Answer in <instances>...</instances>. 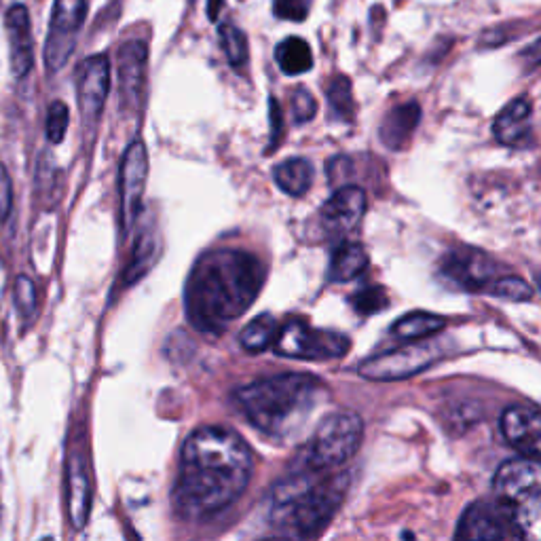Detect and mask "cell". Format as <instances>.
Returning <instances> with one entry per match:
<instances>
[{
    "label": "cell",
    "mask_w": 541,
    "mask_h": 541,
    "mask_svg": "<svg viewBox=\"0 0 541 541\" xmlns=\"http://www.w3.org/2000/svg\"><path fill=\"white\" fill-rule=\"evenodd\" d=\"M13 298L17 313L22 315V320L32 322L36 311H39V292L28 275H17L13 284Z\"/></svg>",
    "instance_id": "30"
},
{
    "label": "cell",
    "mask_w": 541,
    "mask_h": 541,
    "mask_svg": "<svg viewBox=\"0 0 541 541\" xmlns=\"http://www.w3.org/2000/svg\"><path fill=\"white\" fill-rule=\"evenodd\" d=\"M110 91V62L106 55H91L79 68L77 100L85 123H98Z\"/></svg>",
    "instance_id": "12"
},
{
    "label": "cell",
    "mask_w": 541,
    "mask_h": 541,
    "mask_svg": "<svg viewBox=\"0 0 541 541\" xmlns=\"http://www.w3.org/2000/svg\"><path fill=\"white\" fill-rule=\"evenodd\" d=\"M252 472V451L235 432L201 427L182 446L174 506L191 520L216 516L244 495Z\"/></svg>",
    "instance_id": "1"
},
{
    "label": "cell",
    "mask_w": 541,
    "mask_h": 541,
    "mask_svg": "<svg viewBox=\"0 0 541 541\" xmlns=\"http://www.w3.org/2000/svg\"><path fill=\"white\" fill-rule=\"evenodd\" d=\"M7 36H9V60L15 79H24L34 66V39L30 13L24 5H13L7 15Z\"/></svg>",
    "instance_id": "16"
},
{
    "label": "cell",
    "mask_w": 541,
    "mask_h": 541,
    "mask_svg": "<svg viewBox=\"0 0 541 541\" xmlns=\"http://www.w3.org/2000/svg\"><path fill=\"white\" fill-rule=\"evenodd\" d=\"M421 119V108L419 104L410 102L396 106L394 110H389L381 123V142L391 148V151H402V148L408 144L410 136L415 134V129Z\"/></svg>",
    "instance_id": "20"
},
{
    "label": "cell",
    "mask_w": 541,
    "mask_h": 541,
    "mask_svg": "<svg viewBox=\"0 0 541 541\" xmlns=\"http://www.w3.org/2000/svg\"><path fill=\"white\" fill-rule=\"evenodd\" d=\"M457 539H525L512 512L493 499H482L472 503L463 512Z\"/></svg>",
    "instance_id": "10"
},
{
    "label": "cell",
    "mask_w": 541,
    "mask_h": 541,
    "mask_svg": "<svg viewBox=\"0 0 541 541\" xmlns=\"http://www.w3.org/2000/svg\"><path fill=\"white\" fill-rule=\"evenodd\" d=\"M368 267L366 248L358 241H341L339 248L332 252L328 275L332 282H351L364 273Z\"/></svg>",
    "instance_id": "21"
},
{
    "label": "cell",
    "mask_w": 541,
    "mask_h": 541,
    "mask_svg": "<svg viewBox=\"0 0 541 541\" xmlns=\"http://www.w3.org/2000/svg\"><path fill=\"white\" fill-rule=\"evenodd\" d=\"M313 0H275V13L284 20L303 22L309 15Z\"/></svg>",
    "instance_id": "34"
},
{
    "label": "cell",
    "mask_w": 541,
    "mask_h": 541,
    "mask_svg": "<svg viewBox=\"0 0 541 541\" xmlns=\"http://www.w3.org/2000/svg\"><path fill=\"white\" fill-rule=\"evenodd\" d=\"M501 432L522 457L537 459L541 453V415L537 406L518 404L501 415Z\"/></svg>",
    "instance_id": "14"
},
{
    "label": "cell",
    "mask_w": 541,
    "mask_h": 541,
    "mask_svg": "<svg viewBox=\"0 0 541 541\" xmlns=\"http://www.w3.org/2000/svg\"><path fill=\"white\" fill-rule=\"evenodd\" d=\"M364 423L356 413H330L317 425L301 455L303 470L328 474L360 451Z\"/></svg>",
    "instance_id": "6"
},
{
    "label": "cell",
    "mask_w": 541,
    "mask_h": 541,
    "mask_svg": "<svg viewBox=\"0 0 541 541\" xmlns=\"http://www.w3.org/2000/svg\"><path fill=\"white\" fill-rule=\"evenodd\" d=\"M275 184L290 197H303L313 182V165L307 159H288L273 172Z\"/></svg>",
    "instance_id": "22"
},
{
    "label": "cell",
    "mask_w": 541,
    "mask_h": 541,
    "mask_svg": "<svg viewBox=\"0 0 541 541\" xmlns=\"http://www.w3.org/2000/svg\"><path fill=\"white\" fill-rule=\"evenodd\" d=\"M484 292L493 294L497 298H503V301H512V303H525V301H529V298L533 296V290L525 282V279L512 277V275L495 277Z\"/></svg>",
    "instance_id": "29"
},
{
    "label": "cell",
    "mask_w": 541,
    "mask_h": 541,
    "mask_svg": "<svg viewBox=\"0 0 541 541\" xmlns=\"http://www.w3.org/2000/svg\"><path fill=\"white\" fill-rule=\"evenodd\" d=\"M353 176V165L347 157H334L330 163H328V180L337 186H345L347 180Z\"/></svg>",
    "instance_id": "36"
},
{
    "label": "cell",
    "mask_w": 541,
    "mask_h": 541,
    "mask_svg": "<svg viewBox=\"0 0 541 541\" xmlns=\"http://www.w3.org/2000/svg\"><path fill=\"white\" fill-rule=\"evenodd\" d=\"M70 113L68 106L62 100H55L47 110V121H45V136L51 144H60L68 132Z\"/></svg>",
    "instance_id": "31"
},
{
    "label": "cell",
    "mask_w": 541,
    "mask_h": 541,
    "mask_svg": "<svg viewBox=\"0 0 541 541\" xmlns=\"http://www.w3.org/2000/svg\"><path fill=\"white\" fill-rule=\"evenodd\" d=\"M218 36H220V45L222 51H225L227 60L233 68H241L246 66L248 62V39L246 34L241 32L237 26L233 24H222L218 28Z\"/></svg>",
    "instance_id": "27"
},
{
    "label": "cell",
    "mask_w": 541,
    "mask_h": 541,
    "mask_svg": "<svg viewBox=\"0 0 541 541\" xmlns=\"http://www.w3.org/2000/svg\"><path fill=\"white\" fill-rule=\"evenodd\" d=\"M87 15V0H55L45 43V64L49 72L66 66L77 47V36Z\"/></svg>",
    "instance_id": "9"
},
{
    "label": "cell",
    "mask_w": 541,
    "mask_h": 541,
    "mask_svg": "<svg viewBox=\"0 0 541 541\" xmlns=\"http://www.w3.org/2000/svg\"><path fill=\"white\" fill-rule=\"evenodd\" d=\"M277 322L273 320V315L269 313H260L258 317L241 330L239 334V343L246 351L250 353H260L273 345V339L277 334Z\"/></svg>",
    "instance_id": "26"
},
{
    "label": "cell",
    "mask_w": 541,
    "mask_h": 541,
    "mask_svg": "<svg viewBox=\"0 0 541 541\" xmlns=\"http://www.w3.org/2000/svg\"><path fill=\"white\" fill-rule=\"evenodd\" d=\"M366 212V195L360 186L345 184L337 189L320 212L322 227L328 235H347L360 225Z\"/></svg>",
    "instance_id": "15"
},
{
    "label": "cell",
    "mask_w": 541,
    "mask_h": 541,
    "mask_svg": "<svg viewBox=\"0 0 541 541\" xmlns=\"http://www.w3.org/2000/svg\"><path fill=\"white\" fill-rule=\"evenodd\" d=\"M533 108L527 98H516L501 110L493 123L495 138L506 146H520L531 136Z\"/></svg>",
    "instance_id": "19"
},
{
    "label": "cell",
    "mask_w": 541,
    "mask_h": 541,
    "mask_svg": "<svg viewBox=\"0 0 541 541\" xmlns=\"http://www.w3.org/2000/svg\"><path fill=\"white\" fill-rule=\"evenodd\" d=\"M351 301H353V309H356L360 315H372V313L383 311L389 303V298L381 286H366L364 290H360L356 296H353Z\"/></svg>",
    "instance_id": "32"
},
{
    "label": "cell",
    "mask_w": 541,
    "mask_h": 541,
    "mask_svg": "<svg viewBox=\"0 0 541 541\" xmlns=\"http://www.w3.org/2000/svg\"><path fill=\"white\" fill-rule=\"evenodd\" d=\"M148 178V155L142 140H136L127 146L121 161L119 195H121V225L123 233H129L140 218L142 199L146 191Z\"/></svg>",
    "instance_id": "11"
},
{
    "label": "cell",
    "mask_w": 541,
    "mask_h": 541,
    "mask_svg": "<svg viewBox=\"0 0 541 541\" xmlns=\"http://www.w3.org/2000/svg\"><path fill=\"white\" fill-rule=\"evenodd\" d=\"M326 396V385L311 375L286 372L235 391V404L252 427L275 440L298 436Z\"/></svg>",
    "instance_id": "3"
},
{
    "label": "cell",
    "mask_w": 541,
    "mask_h": 541,
    "mask_svg": "<svg viewBox=\"0 0 541 541\" xmlns=\"http://www.w3.org/2000/svg\"><path fill=\"white\" fill-rule=\"evenodd\" d=\"M271 347L279 358L320 362L343 358L351 343L345 334L332 330H317L311 328L307 322L292 320L282 328H277Z\"/></svg>",
    "instance_id": "7"
},
{
    "label": "cell",
    "mask_w": 541,
    "mask_h": 541,
    "mask_svg": "<svg viewBox=\"0 0 541 541\" xmlns=\"http://www.w3.org/2000/svg\"><path fill=\"white\" fill-rule=\"evenodd\" d=\"M495 499L516 518L525 537H537L541 510V470L537 459L518 457L501 465L493 480Z\"/></svg>",
    "instance_id": "5"
},
{
    "label": "cell",
    "mask_w": 541,
    "mask_h": 541,
    "mask_svg": "<svg viewBox=\"0 0 541 541\" xmlns=\"http://www.w3.org/2000/svg\"><path fill=\"white\" fill-rule=\"evenodd\" d=\"M13 180L7 167L0 163V220H7L13 212Z\"/></svg>",
    "instance_id": "35"
},
{
    "label": "cell",
    "mask_w": 541,
    "mask_h": 541,
    "mask_svg": "<svg viewBox=\"0 0 541 541\" xmlns=\"http://www.w3.org/2000/svg\"><path fill=\"white\" fill-rule=\"evenodd\" d=\"M442 275L461 290L484 292L497 275L495 260L478 250H455L444 258Z\"/></svg>",
    "instance_id": "13"
},
{
    "label": "cell",
    "mask_w": 541,
    "mask_h": 541,
    "mask_svg": "<svg viewBox=\"0 0 541 541\" xmlns=\"http://www.w3.org/2000/svg\"><path fill=\"white\" fill-rule=\"evenodd\" d=\"M328 102L334 117H339L341 121H351L353 115H356V104H353V93H351V83L347 77H334L330 87H328Z\"/></svg>",
    "instance_id": "28"
},
{
    "label": "cell",
    "mask_w": 541,
    "mask_h": 541,
    "mask_svg": "<svg viewBox=\"0 0 541 541\" xmlns=\"http://www.w3.org/2000/svg\"><path fill=\"white\" fill-rule=\"evenodd\" d=\"M275 60L282 72L290 74V77H298V74H305L313 66V53L311 47L301 36H290L284 39L275 49Z\"/></svg>",
    "instance_id": "24"
},
{
    "label": "cell",
    "mask_w": 541,
    "mask_h": 541,
    "mask_svg": "<svg viewBox=\"0 0 541 541\" xmlns=\"http://www.w3.org/2000/svg\"><path fill=\"white\" fill-rule=\"evenodd\" d=\"M155 254H157V233L153 231L151 222H148V225H144V229L138 235V244L134 248L132 263H129L125 269L127 271L125 284L138 282V279L155 263Z\"/></svg>",
    "instance_id": "25"
},
{
    "label": "cell",
    "mask_w": 541,
    "mask_h": 541,
    "mask_svg": "<svg viewBox=\"0 0 541 541\" xmlns=\"http://www.w3.org/2000/svg\"><path fill=\"white\" fill-rule=\"evenodd\" d=\"M265 279L267 267L250 252L216 250L203 254L186 282V315L199 332L218 337L250 309Z\"/></svg>",
    "instance_id": "2"
},
{
    "label": "cell",
    "mask_w": 541,
    "mask_h": 541,
    "mask_svg": "<svg viewBox=\"0 0 541 541\" xmlns=\"http://www.w3.org/2000/svg\"><path fill=\"white\" fill-rule=\"evenodd\" d=\"M146 45L129 41L119 49V91L123 104L134 106L140 102L146 74Z\"/></svg>",
    "instance_id": "18"
},
{
    "label": "cell",
    "mask_w": 541,
    "mask_h": 541,
    "mask_svg": "<svg viewBox=\"0 0 541 541\" xmlns=\"http://www.w3.org/2000/svg\"><path fill=\"white\" fill-rule=\"evenodd\" d=\"M444 328V317H438L434 313H425V311H415L408 313L394 324L391 328V334L398 341L410 343V341H423L434 337L440 330Z\"/></svg>",
    "instance_id": "23"
},
{
    "label": "cell",
    "mask_w": 541,
    "mask_h": 541,
    "mask_svg": "<svg viewBox=\"0 0 541 541\" xmlns=\"http://www.w3.org/2000/svg\"><path fill=\"white\" fill-rule=\"evenodd\" d=\"M440 358V345L432 341H410L408 345L364 360L358 368L368 381H400L417 375Z\"/></svg>",
    "instance_id": "8"
},
{
    "label": "cell",
    "mask_w": 541,
    "mask_h": 541,
    "mask_svg": "<svg viewBox=\"0 0 541 541\" xmlns=\"http://www.w3.org/2000/svg\"><path fill=\"white\" fill-rule=\"evenodd\" d=\"M292 113L296 123H307L315 117L317 113V104L311 93L303 87H298L292 96Z\"/></svg>",
    "instance_id": "33"
},
{
    "label": "cell",
    "mask_w": 541,
    "mask_h": 541,
    "mask_svg": "<svg viewBox=\"0 0 541 541\" xmlns=\"http://www.w3.org/2000/svg\"><path fill=\"white\" fill-rule=\"evenodd\" d=\"M91 474L87 459L81 453H72L66 461V503L72 527L85 529L91 514Z\"/></svg>",
    "instance_id": "17"
},
{
    "label": "cell",
    "mask_w": 541,
    "mask_h": 541,
    "mask_svg": "<svg viewBox=\"0 0 541 541\" xmlns=\"http://www.w3.org/2000/svg\"><path fill=\"white\" fill-rule=\"evenodd\" d=\"M222 5H225V0H208V15H210L212 22L218 17Z\"/></svg>",
    "instance_id": "37"
},
{
    "label": "cell",
    "mask_w": 541,
    "mask_h": 541,
    "mask_svg": "<svg viewBox=\"0 0 541 541\" xmlns=\"http://www.w3.org/2000/svg\"><path fill=\"white\" fill-rule=\"evenodd\" d=\"M320 472H296L271 491V522L294 537H317L339 512L349 476L317 478Z\"/></svg>",
    "instance_id": "4"
}]
</instances>
